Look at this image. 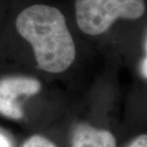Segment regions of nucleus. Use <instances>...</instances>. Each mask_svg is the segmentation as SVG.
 I'll return each mask as SVG.
<instances>
[{"label":"nucleus","mask_w":147,"mask_h":147,"mask_svg":"<svg viewBox=\"0 0 147 147\" xmlns=\"http://www.w3.org/2000/svg\"><path fill=\"white\" fill-rule=\"evenodd\" d=\"M22 147H57L55 143L47 138L40 136V135H34V136L29 138L23 144Z\"/></svg>","instance_id":"39448f33"},{"label":"nucleus","mask_w":147,"mask_h":147,"mask_svg":"<svg viewBox=\"0 0 147 147\" xmlns=\"http://www.w3.org/2000/svg\"><path fill=\"white\" fill-rule=\"evenodd\" d=\"M72 147H116V139L106 130L79 123L74 130Z\"/></svg>","instance_id":"20e7f679"},{"label":"nucleus","mask_w":147,"mask_h":147,"mask_svg":"<svg viewBox=\"0 0 147 147\" xmlns=\"http://www.w3.org/2000/svg\"><path fill=\"white\" fill-rule=\"evenodd\" d=\"M128 147H147V137L146 135H142L135 139Z\"/></svg>","instance_id":"423d86ee"},{"label":"nucleus","mask_w":147,"mask_h":147,"mask_svg":"<svg viewBox=\"0 0 147 147\" xmlns=\"http://www.w3.org/2000/svg\"><path fill=\"white\" fill-rule=\"evenodd\" d=\"M16 27L31 44L38 67L45 72L66 71L76 58V46L64 14L53 6L36 4L18 14Z\"/></svg>","instance_id":"f257e3e1"},{"label":"nucleus","mask_w":147,"mask_h":147,"mask_svg":"<svg viewBox=\"0 0 147 147\" xmlns=\"http://www.w3.org/2000/svg\"><path fill=\"white\" fill-rule=\"evenodd\" d=\"M41 89V83L27 76H10L0 79V115L18 120L23 112L16 102L21 96L36 95Z\"/></svg>","instance_id":"7ed1b4c3"},{"label":"nucleus","mask_w":147,"mask_h":147,"mask_svg":"<svg viewBox=\"0 0 147 147\" xmlns=\"http://www.w3.org/2000/svg\"><path fill=\"white\" fill-rule=\"evenodd\" d=\"M146 64H147V59H146V57H144V58H143V60H142V76H144V78H146V76H147Z\"/></svg>","instance_id":"6e6552de"},{"label":"nucleus","mask_w":147,"mask_h":147,"mask_svg":"<svg viewBox=\"0 0 147 147\" xmlns=\"http://www.w3.org/2000/svg\"><path fill=\"white\" fill-rule=\"evenodd\" d=\"M0 147H11L10 140L1 133H0Z\"/></svg>","instance_id":"0eeeda50"},{"label":"nucleus","mask_w":147,"mask_h":147,"mask_svg":"<svg viewBox=\"0 0 147 147\" xmlns=\"http://www.w3.org/2000/svg\"><path fill=\"white\" fill-rule=\"evenodd\" d=\"M78 28L89 36H99L119 18L136 20L145 13L144 0H76Z\"/></svg>","instance_id":"f03ea898"}]
</instances>
